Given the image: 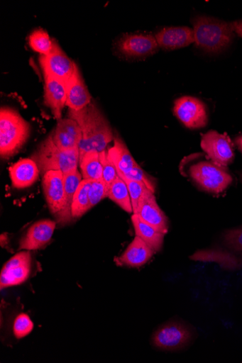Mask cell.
<instances>
[{
    "mask_svg": "<svg viewBox=\"0 0 242 363\" xmlns=\"http://www.w3.org/2000/svg\"><path fill=\"white\" fill-rule=\"evenodd\" d=\"M33 329V323L30 317L21 313L16 318L13 325V333L16 339L21 340L28 336Z\"/></svg>",
    "mask_w": 242,
    "mask_h": 363,
    "instance_id": "cell-34",
    "label": "cell"
},
{
    "mask_svg": "<svg viewBox=\"0 0 242 363\" xmlns=\"http://www.w3.org/2000/svg\"><path fill=\"white\" fill-rule=\"evenodd\" d=\"M191 22L195 45L207 53L223 52L230 46L234 38L231 22L205 16H195Z\"/></svg>",
    "mask_w": 242,
    "mask_h": 363,
    "instance_id": "cell-3",
    "label": "cell"
},
{
    "mask_svg": "<svg viewBox=\"0 0 242 363\" xmlns=\"http://www.w3.org/2000/svg\"><path fill=\"white\" fill-rule=\"evenodd\" d=\"M53 43L48 32L42 28L34 30L28 37L30 48L41 55H48L53 49Z\"/></svg>",
    "mask_w": 242,
    "mask_h": 363,
    "instance_id": "cell-28",
    "label": "cell"
},
{
    "mask_svg": "<svg viewBox=\"0 0 242 363\" xmlns=\"http://www.w3.org/2000/svg\"><path fill=\"white\" fill-rule=\"evenodd\" d=\"M31 254L24 250L17 253L4 265L0 276V288L18 286L24 283L31 272Z\"/></svg>",
    "mask_w": 242,
    "mask_h": 363,
    "instance_id": "cell-10",
    "label": "cell"
},
{
    "mask_svg": "<svg viewBox=\"0 0 242 363\" xmlns=\"http://www.w3.org/2000/svg\"><path fill=\"white\" fill-rule=\"evenodd\" d=\"M43 187L51 213L57 216L64 207V179L60 172H49L43 177Z\"/></svg>",
    "mask_w": 242,
    "mask_h": 363,
    "instance_id": "cell-13",
    "label": "cell"
},
{
    "mask_svg": "<svg viewBox=\"0 0 242 363\" xmlns=\"http://www.w3.org/2000/svg\"><path fill=\"white\" fill-rule=\"evenodd\" d=\"M43 75L67 82L73 75L77 64L69 58L58 44L54 42L51 52L40 57Z\"/></svg>",
    "mask_w": 242,
    "mask_h": 363,
    "instance_id": "cell-9",
    "label": "cell"
},
{
    "mask_svg": "<svg viewBox=\"0 0 242 363\" xmlns=\"http://www.w3.org/2000/svg\"><path fill=\"white\" fill-rule=\"evenodd\" d=\"M31 133L30 124L13 108L0 111V155L8 159L26 144Z\"/></svg>",
    "mask_w": 242,
    "mask_h": 363,
    "instance_id": "cell-4",
    "label": "cell"
},
{
    "mask_svg": "<svg viewBox=\"0 0 242 363\" xmlns=\"http://www.w3.org/2000/svg\"><path fill=\"white\" fill-rule=\"evenodd\" d=\"M52 135L55 145L63 150L79 149L82 140L80 126L76 121L70 118L57 121Z\"/></svg>",
    "mask_w": 242,
    "mask_h": 363,
    "instance_id": "cell-14",
    "label": "cell"
},
{
    "mask_svg": "<svg viewBox=\"0 0 242 363\" xmlns=\"http://www.w3.org/2000/svg\"><path fill=\"white\" fill-rule=\"evenodd\" d=\"M119 52L128 58L145 57L155 53L159 46L152 35H127L117 44Z\"/></svg>",
    "mask_w": 242,
    "mask_h": 363,
    "instance_id": "cell-11",
    "label": "cell"
},
{
    "mask_svg": "<svg viewBox=\"0 0 242 363\" xmlns=\"http://www.w3.org/2000/svg\"><path fill=\"white\" fill-rule=\"evenodd\" d=\"M238 177H239V179H240V181H241V184H242V170L238 172Z\"/></svg>",
    "mask_w": 242,
    "mask_h": 363,
    "instance_id": "cell-37",
    "label": "cell"
},
{
    "mask_svg": "<svg viewBox=\"0 0 242 363\" xmlns=\"http://www.w3.org/2000/svg\"><path fill=\"white\" fill-rule=\"evenodd\" d=\"M192 338V333L187 325L170 322L157 330L153 336V344L158 349L174 351L184 348Z\"/></svg>",
    "mask_w": 242,
    "mask_h": 363,
    "instance_id": "cell-7",
    "label": "cell"
},
{
    "mask_svg": "<svg viewBox=\"0 0 242 363\" xmlns=\"http://www.w3.org/2000/svg\"><path fill=\"white\" fill-rule=\"evenodd\" d=\"M131 221L136 236L143 240L155 252H160L163 245L165 235L136 214H132Z\"/></svg>",
    "mask_w": 242,
    "mask_h": 363,
    "instance_id": "cell-22",
    "label": "cell"
},
{
    "mask_svg": "<svg viewBox=\"0 0 242 363\" xmlns=\"http://www.w3.org/2000/svg\"><path fill=\"white\" fill-rule=\"evenodd\" d=\"M65 197L64 207L57 216L58 222L62 224L68 223L72 218V210L75 193L83 180L82 173L77 169L63 174Z\"/></svg>",
    "mask_w": 242,
    "mask_h": 363,
    "instance_id": "cell-21",
    "label": "cell"
},
{
    "mask_svg": "<svg viewBox=\"0 0 242 363\" xmlns=\"http://www.w3.org/2000/svg\"><path fill=\"white\" fill-rule=\"evenodd\" d=\"M155 252L143 240L136 236L122 255L116 258V262L121 267L140 268L150 260Z\"/></svg>",
    "mask_w": 242,
    "mask_h": 363,
    "instance_id": "cell-16",
    "label": "cell"
},
{
    "mask_svg": "<svg viewBox=\"0 0 242 363\" xmlns=\"http://www.w3.org/2000/svg\"><path fill=\"white\" fill-rule=\"evenodd\" d=\"M223 241L231 251L242 255V226L226 230Z\"/></svg>",
    "mask_w": 242,
    "mask_h": 363,
    "instance_id": "cell-33",
    "label": "cell"
},
{
    "mask_svg": "<svg viewBox=\"0 0 242 363\" xmlns=\"http://www.w3.org/2000/svg\"><path fill=\"white\" fill-rule=\"evenodd\" d=\"M99 157L102 166V179L110 189L119 177L117 169L109 156L108 150L99 152Z\"/></svg>",
    "mask_w": 242,
    "mask_h": 363,
    "instance_id": "cell-32",
    "label": "cell"
},
{
    "mask_svg": "<svg viewBox=\"0 0 242 363\" xmlns=\"http://www.w3.org/2000/svg\"><path fill=\"white\" fill-rule=\"evenodd\" d=\"M91 180L83 179L78 187L72 204V218H79L90 210L89 191Z\"/></svg>",
    "mask_w": 242,
    "mask_h": 363,
    "instance_id": "cell-26",
    "label": "cell"
},
{
    "mask_svg": "<svg viewBox=\"0 0 242 363\" xmlns=\"http://www.w3.org/2000/svg\"><path fill=\"white\" fill-rule=\"evenodd\" d=\"M109 198L124 211L133 214V208L127 185L119 176L110 187Z\"/></svg>",
    "mask_w": 242,
    "mask_h": 363,
    "instance_id": "cell-25",
    "label": "cell"
},
{
    "mask_svg": "<svg viewBox=\"0 0 242 363\" xmlns=\"http://www.w3.org/2000/svg\"><path fill=\"white\" fill-rule=\"evenodd\" d=\"M67 116L76 121L82 130L79 159L89 152L106 150L114 141L115 135L109 121L94 104L79 111L69 109Z\"/></svg>",
    "mask_w": 242,
    "mask_h": 363,
    "instance_id": "cell-2",
    "label": "cell"
},
{
    "mask_svg": "<svg viewBox=\"0 0 242 363\" xmlns=\"http://www.w3.org/2000/svg\"><path fill=\"white\" fill-rule=\"evenodd\" d=\"M114 145L108 150V154L115 164L118 174L128 173L137 164L127 146L119 136L114 137Z\"/></svg>",
    "mask_w": 242,
    "mask_h": 363,
    "instance_id": "cell-23",
    "label": "cell"
},
{
    "mask_svg": "<svg viewBox=\"0 0 242 363\" xmlns=\"http://www.w3.org/2000/svg\"><path fill=\"white\" fill-rule=\"evenodd\" d=\"M133 214L139 216L143 220L155 227L165 235L168 233V220L159 207L155 193L148 190Z\"/></svg>",
    "mask_w": 242,
    "mask_h": 363,
    "instance_id": "cell-17",
    "label": "cell"
},
{
    "mask_svg": "<svg viewBox=\"0 0 242 363\" xmlns=\"http://www.w3.org/2000/svg\"><path fill=\"white\" fill-rule=\"evenodd\" d=\"M109 187L101 179L91 180L89 191L90 209L97 205L100 201L109 197Z\"/></svg>",
    "mask_w": 242,
    "mask_h": 363,
    "instance_id": "cell-29",
    "label": "cell"
},
{
    "mask_svg": "<svg viewBox=\"0 0 242 363\" xmlns=\"http://www.w3.org/2000/svg\"><path fill=\"white\" fill-rule=\"evenodd\" d=\"M234 34L242 38V20L231 22Z\"/></svg>",
    "mask_w": 242,
    "mask_h": 363,
    "instance_id": "cell-35",
    "label": "cell"
},
{
    "mask_svg": "<svg viewBox=\"0 0 242 363\" xmlns=\"http://www.w3.org/2000/svg\"><path fill=\"white\" fill-rule=\"evenodd\" d=\"M79 149L63 150L54 143L52 133L34 152L31 157L38 164L43 177L55 171L62 174L77 169L79 164Z\"/></svg>",
    "mask_w": 242,
    "mask_h": 363,
    "instance_id": "cell-5",
    "label": "cell"
},
{
    "mask_svg": "<svg viewBox=\"0 0 242 363\" xmlns=\"http://www.w3.org/2000/svg\"><path fill=\"white\" fill-rule=\"evenodd\" d=\"M56 222L44 219L33 223L19 242V250L33 251L45 248L51 241Z\"/></svg>",
    "mask_w": 242,
    "mask_h": 363,
    "instance_id": "cell-12",
    "label": "cell"
},
{
    "mask_svg": "<svg viewBox=\"0 0 242 363\" xmlns=\"http://www.w3.org/2000/svg\"><path fill=\"white\" fill-rule=\"evenodd\" d=\"M67 91L66 107L79 111L92 103L91 94L77 67L72 77L65 83Z\"/></svg>",
    "mask_w": 242,
    "mask_h": 363,
    "instance_id": "cell-19",
    "label": "cell"
},
{
    "mask_svg": "<svg viewBox=\"0 0 242 363\" xmlns=\"http://www.w3.org/2000/svg\"><path fill=\"white\" fill-rule=\"evenodd\" d=\"M201 147L204 152L219 166L227 168L235 158L234 145L226 133L210 130L202 135Z\"/></svg>",
    "mask_w": 242,
    "mask_h": 363,
    "instance_id": "cell-6",
    "label": "cell"
},
{
    "mask_svg": "<svg viewBox=\"0 0 242 363\" xmlns=\"http://www.w3.org/2000/svg\"><path fill=\"white\" fill-rule=\"evenodd\" d=\"M159 48L165 50H175L195 43L194 30L188 26L167 27L155 35Z\"/></svg>",
    "mask_w": 242,
    "mask_h": 363,
    "instance_id": "cell-15",
    "label": "cell"
},
{
    "mask_svg": "<svg viewBox=\"0 0 242 363\" xmlns=\"http://www.w3.org/2000/svg\"><path fill=\"white\" fill-rule=\"evenodd\" d=\"M174 112L177 118L191 129L204 128L209 122L206 106L194 96H185L177 99Z\"/></svg>",
    "mask_w": 242,
    "mask_h": 363,
    "instance_id": "cell-8",
    "label": "cell"
},
{
    "mask_svg": "<svg viewBox=\"0 0 242 363\" xmlns=\"http://www.w3.org/2000/svg\"><path fill=\"white\" fill-rule=\"evenodd\" d=\"M234 144L236 145L238 150L242 154V134L235 138Z\"/></svg>",
    "mask_w": 242,
    "mask_h": 363,
    "instance_id": "cell-36",
    "label": "cell"
},
{
    "mask_svg": "<svg viewBox=\"0 0 242 363\" xmlns=\"http://www.w3.org/2000/svg\"><path fill=\"white\" fill-rule=\"evenodd\" d=\"M121 178L123 179L127 185L131 197L133 214L136 212L138 208H139L143 198L149 189L139 182L130 180L124 177Z\"/></svg>",
    "mask_w": 242,
    "mask_h": 363,
    "instance_id": "cell-31",
    "label": "cell"
},
{
    "mask_svg": "<svg viewBox=\"0 0 242 363\" xmlns=\"http://www.w3.org/2000/svg\"><path fill=\"white\" fill-rule=\"evenodd\" d=\"M10 178L16 189H26L35 184L40 177L38 164L32 159H21L9 169Z\"/></svg>",
    "mask_w": 242,
    "mask_h": 363,
    "instance_id": "cell-20",
    "label": "cell"
},
{
    "mask_svg": "<svg viewBox=\"0 0 242 363\" xmlns=\"http://www.w3.org/2000/svg\"><path fill=\"white\" fill-rule=\"evenodd\" d=\"M180 171L197 187L214 195L224 192L233 182L227 168L219 166L205 153L185 157L180 162Z\"/></svg>",
    "mask_w": 242,
    "mask_h": 363,
    "instance_id": "cell-1",
    "label": "cell"
},
{
    "mask_svg": "<svg viewBox=\"0 0 242 363\" xmlns=\"http://www.w3.org/2000/svg\"><path fill=\"white\" fill-rule=\"evenodd\" d=\"M44 101L57 121L62 119V112L66 106L67 91L65 82L48 75H44Z\"/></svg>",
    "mask_w": 242,
    "mask_h": 363,
    "instance_id": "cell-18",
    "label": "cell"
},
{
    "mask_svg": "<svg viewBox=\"0 0 242 363\" xmlns=\"http://www.w3.org/2000/svg\"><path fill=\"white\" fill-rule=\"evenodd\" d=\"M79 167L83 179L99 180L102 179V166L99 153L89 152L79 159Z\"/></svg>",
    "mask_w": 242,
    "mask_h": 363,
    "instance_id": "cell-24",
    "label": "cell"
},
{
    "mask_svg": "<svg viewBox=\"0 0 242 363\" xmlns=\"http://www.w3.org/2000/svg\"><path fill=\"white\" fill-rule=\"evenodd\" d=\"M119 176L139 182L146 186L152 192L155 193L156 185L155 180L149 176L138 163L128 173L126 174H119Z\"/></svg>",
    "mask_w": 242,
    "mask_h": 363,
    "instance_id": "cell-30",
    "label": "cell"
},
{
    "mask_svg": "<svg viewBox=\"0 0 242 363\" xmlns=\"http://www.w3.org/2000/svg\"><path fill=\"white\" fill-rule=\"evenodd\" d=\"M191 258L197 260L216 262L224 267L231 269L237 268L240 264L236 256L221 250L202 251V252L195 253Z\"/></svg>",
    "mask_w": 242,
    "mask_h": 363,
    "instance_id": "cell-27",
    "label": "cell"
}]
</instances>
